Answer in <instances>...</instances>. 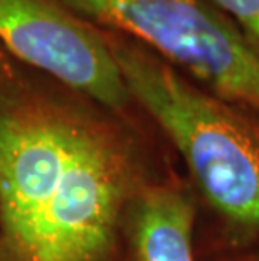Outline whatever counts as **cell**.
I'll use <instances>...</instances> for the list:
<instances>
[{
    "label": "cell",
    "mask_w": 259,
    "mask_h": 261,
    "mask_svg": "<svg viewBox=\"0 0 259 261\" xmlns=\"http://www.w3.org/2000/svg\"><path fill=\"white\" fill-rule=\"evenodd\" d=\"M177 160L152 123L0 46V261H133L136 202Z\"/></svg>",
    "instance_id": "1"
},
{
    "label": "cell",
    "mask_w": 259,
    "mask_h": 261,
    "mask_svg": "<svg viewBox=\"0 0 259 261\" xmlns=\"http://www.w3.org/2000/svg\"><path fill=\"white\" fill-rule=\"evenodd\" d=\"M100 31L131 98L199 197L197 246H259V118L197 86L135 39Z\"/></svg>",
    "instance_id": "2"
},
{
    "label": "cell",
    "mask_w": 259,
    "mask_h": 261,
    "mask_svg": "<svg viewBox=\"0 0 259 261\" xmlns=\"http://www.w3.org/2000/svg\"><path fill=\"white\" fill-rule=\"evenodd\" d=\"M138 41L197 86L259 118V53L207 0H56Z\"/></svg>",
    "instance_id": "3"
},
{
    "label": "cell",
    "mask_w": 259,
    "mask_h": 261,
    "mask_svg": "<svg viewBox=\"0 0 259 261\" xmlns=\"http://www.w3.org/2000/svg\"><path fill=\"white\" fill-rule=\"evenodd\" d=\"M0 46L135 123H152L131 98L100 27L56 0H0Z\"/></svg>",
    "instance_id": "4"
},
{
    "label": "cell",
    "mask_w": 259,
    "mask_h": 261,
    "mask_svg": "<svg viewBox=\"0 0 259 261\" xmlns=\"http://www.w3.org/2000/svg\"><path fill=\"white\" fill-rule=\"evenodd\" d=\"M200 202L177 165L140 196L131 221L133 261H199L197 224Z\"/></svg>",
    "instance_id": "5"
},
{
    "label": "cell",
    "mask_w": 259,
    "mask_h": 261,
    "mask_svg": "<svg viewBox=\"0 0 259 261\" xmlns=\"http://www.w3.org/2000/svg\"><path fill=\"white\" fill-rule=\"evenodd\" d=\"M220 10L225 17L247 39V42L259 53V0H207Z\"/></svg>",
    "instance_id": "6"
},
{
    "label": "cell",
    "mask_w": 259,
    "mask_h": 261,
    "mask_svg": "<svg viewBox=\"0 0 259 261\" xmlns=\"http://www.w3.org/2000/svg\"><path fill=\"white\" fill-rule=\"evenodd\" d=\"M199 261H259V246L251 248H199Z\"/></svg>",
    "instance_id": "7"
}]
</instances>
